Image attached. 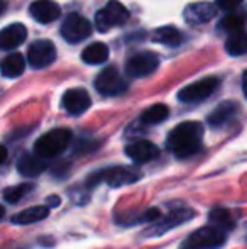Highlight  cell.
Returning <instances> with one entry per match:
<instances>
[{
	"instance_id": "cell-21",
	"label": "cell",
	"mask_w": 247,
	"mask_h": 249,
	"mask_svg": "<svg viewBox=\"0 0 247 249\" xmlns=\"http://www.w3.org/2000/svg\"><path fill=\"white\" fill-rule=\"evenodd\" d=\"M82 59L86 65H102L109 59V48L103 43H93L82 53Z\"/></svg>"
},
{
	"instance_id": "cell-24",
	"label": "cell",
	"mask_w": 247,
	"mask_h": 249,
	"mask_svg": "<svg viewBox=\"0 0 247 249\" xmlns=\"http://www.w3.org/2000/svg\"><path fill=\"white\" fill-rule=\"evenodd\" d=\"M169 115V108L163 104H156L151 105L148 110L142 112L141 115V122L146 125H154V124H161L163 121H166Z\"/></svg>"
},
{
	"instance_id": "cell-32",
	"label": "cell",
	"mask_w": 247,
	"mask_h": 249,
	"mask_svg": "<svg viewBox=\"0 0 247 249\" xmlns=\"http://www.w3.org/2000/svg\"><path fill=\"white\" fill-rule=\"evenodd\" d=\"M242 92H244V95L247 99V70L244 71V75H242Z\"/></svg>"
},
{
	"instance_id": "cell-33",
	"label": "cell",
	"mask_w": 247,
	"mask_h": 249,
	"mask_svg": "<svg viewBox=\"0 0 247 249\" xmlns=\"http://www.w3.org/2000/svg\"><path fill=\"white\" fill-rule=\"evenodd\" d=\"M5 7H7L5 0H0V16H2V14H3V10H5Z\"/></svg>"
},
{
	"instance_id": "cell-28",
	"label": "cell",
	"mask_w": 247,
	"mask_h": 249,
	"mask_svg": "<svg viewBox=\"0 0 247 249\" xmlns=\"http://www.w3.org/2000/svg\"><path fill=\"white\" fill-rule=\"evenodd\" d=\"M217 2V5L220 7V9H224V10H232V9H235V7H239L241 5L244 0H215Z\"/></svg>"
},
{
	"instance_id": "cell-19",
	"label": "cell",
	"mask_w": 247,
	"mask_h": 249,
	"mask_svg": "<svg viewBox=\"0 0 247 249\" xmlns=\"http://www.w3.org/2000/svg\"><path fill=\"white\" fill-rule=\"evenodd\" d=\"M239 107L235 102H222L218 107H215V110L208 115V124L212 127H222L225 125L235 114H237Z\"/></svg>"
},
{
	"instance_id": "cell-17",
	"label": "cell",
	"mask_w": 247,
	"mask_h": 249,
	"mask_svg": "<svg viewBox=\"0 0 247 249\" xmlns=\"http://www.w3.org/2000/svg\"><path fill=\"white\" fill-rule=\"evenodd\" d=\"M48 168V163L44 158L37 156V154L26 153L19 158L17 161V170L22 177L26 178H36L37 175H41Z\"/></svg>"
},
{
	"instance_id": "cell-7",
	"label": "cell",
	"mask_w": 247,
	"mask_h": 249,
	"mask_svg": "<svg viewBox=\"0 0 247 249\" xmlns=\"http://www.w3.org/2000/svg\"><path fill=\"white\" fill-rule=\"evenodd\" d=\"M95 89L103 97H117L127 90V82L115 68H105L95 80Z\"/></svg>"
},
{
	"instance_id": "cell-34",
	"label": "cell",
	"mask_w": 247,
	"mask_h": 249,
	"mask_svg": "<svg viewBox=\"0 0 247 249\" xmlns=\"http://www.w3.org/2000/svg\"><path fill=\"white\" fill-rule=\"evenodd\" d=\"M3 215H5V209H3V207L0 205V219H2Z\"/></svg>"
},
{
	"instance_id": "cell-22",
	"label": "cell",
	"mask_w": 247,
	"mask_h": 249,
	"mask_svg": "<svg viewBox=\"0 0 247 249\" xmlns=\"http://www.w3.org/2000/svg\"><path fill=\"white\" fill-rule=\"evenodd\" d=\"M183 36L176 27L173 26H165V27H159V29L154 31L152 34V41L159 44H165V46H178L181 43Z\"/></svg>"
},
{
	"instance_id": "cell-26",
	"label": "cell",
	"mask_w": 247,
	"mask_h": 249,
	"mask_svg": "<svg viewBox=\"0 0 247 249\" xmlns=\"http://www.w3.org/2000/svg\"><path fill=\"white\" fill-rule=\"evenodd\" d=\"M33 188H34L33 183H20V185H16V187L5 188L3 198H5V202H9V203H17L20 198L26 197Z\"/></svg>"
},
{
	"instance_id": "cell-12",
	"label": "cell",
	"mask_w": 247,
	"mask_h": 249,
	"mask_svg": "<svg viewBox=\"0 0 247 249\" xmlns=\"http://www.w3.org/2000/svg\"><path fill=\"white\" fill-rule=\"evenodd\" d=\"M125 154L134 163H149L159 156V148L148 139H139L125 146Z\"/></svg>"
},
{
	"instance_id": "cell-18",
	"label": "cell",
	"mask_w": 247,
	"mask_h": 249,
	"mask_svg": "<svg viewBox=\"0 0 247 249\" xmlns=\"http://www.w3.org/2000/svg\"><path fill=\"white\" fill-rule=\"evenodd\" d=\"M24 70H26V59L19 53H12L0 61V73L5 78H17L22 75Z\"/></svg>"
},
{
	"instance_id": "cell-3",
	"label": "cell",
	"mask_w": 247,
	"mask_h": 249,
	"mask_svg": "<svg viewBox=\"0 0 247 249\" xmlns=\"http://www.w3.org/2000/svg\"><path fill=\"white\" fill-rule=\"evenodd\" d=\"M141 178V175L134 170H129V168L124 166H114V168H105V170H100L97 173L90 175L88 177V185L90 188L97 187L99 183H107L109 187L119 188L124 187V185H131L134 181H137Z\"/></svg>"
},
{
	"instance_id": "cell-13",
	"label": "cell",
	"mask_w": 247,
	"mask_h": 249,
	"mask_svg": "<svg viewBox=\"0 0 247 249\" xmlns=\"http://www.w3.org/2000/svg\"><path fill=\"white\" fill-rule=\"evenodd\" d=\"M92 105V99H90L88 92L83 89H71L63 95V107L68 114L80 115L86 112Z\"/></svg>"
},
{
	"instance_id": "cell-8",
	"label": "cell",
	"mask_w": 247,
	"mask_h": 249,
	"mask_svg": "<svg viewBox=\"0 0 247 249\" xmlns=\"http://www.w3.org/2000/svg\"><path fill=\"white\" fill-rule=\"evenodd\" d=\"M159 66L158 54L151 51H142L129 58L127 65H125V73L131 78H142V76L152 75Z\"/></svg>"
},
{
	"instance_id": "cell-30",
	"label": "cell",
	"mask_w": 247,
	"mask_h": 249,
	"mask_svg": "<svg viewBox=\"0 0 247 249\" xmlns=\"http://www.w3.org/2000/svg\"><path fill=\"white\" fill-rule=\"evenodd\" d=\"M46 203L48 205L46 207H58L61 203V200H60V197H56V195H53V197H48V200H46Z\"/></svg>"
},
{
	"instance_id": "cell-2",
	"label": "cell",
	"mask_w": 247,
	"mask_h": 249,
	"mask_svg": "<svg viewBox=\"0 0 247 249\" xmlns=\"http://www.w3.org/2000/svg\"><path fill=\"white\" fill-rule=\"evenodd\" d=\"M71 138V131H68V129H53L37 139L34 144V154L44 158V160L58 156L69 146Z\"/></svg>"
},
{
	"instance_id": "cell-31",
	"label": "cell",
	"mask_w": 247,
	"mask_h": 249,
	"mask_svg": "<svg viewBox=\"0 0 247 249\" xmlns=\"http://www.w3.org/2000/svg\"><path fill=\"white\" fill-rule=\"evenodd\" d=\"M7 154H9V153H7V148H5V146L0 144V164H2L3 161L7 160Z\"/></svg>"
},
{
	"instance_id": "cell-15",
	"label": "cell",
	"mask_w": 247,
	"mask_h": 249,
	"mask_svg": "<svg viewBox=\"0 0 247 249\" xmlns=\"http://www.w3.org/2000/svg\"><path fill=\"white\" fill-rule=\"evenodd\" d=\"M27 29L24 24L14 22L0 31V50H16L26 41Z\"/></svg>"
},
{
	"instance_id": "cell-20",
	"label": "cell",
	"mask_w": 247,
	"mask_h": 249,
	"mask_svg": "<svg viewBox=\"0 0 247 249\" xmlns=\"http://www.w3.org/2000/svg\"><path fill=\"white\" fill-rule=\"evenodd\" d=\"M49 215V207L46 205H34L29 207V209L22 210V212L16 213L12 217L14 224H19V226H26V224H36L39 220L46 219Z\"/></svg>"
},
{
	"instance_id": "cell-4",
	"label": "cell",
	"mask_w": 247,
	"mask_h": 249,
	"mask_svg": "<svg viewBox=\"0 0 247 249\" xmlns=\"http://www.w3.org/2000/svg\"><path fill=\"white\" fill-rule=\"evenodd\" d=\"M227 241V234L215 226H207L191 232L180 249H217Z\"/></svg>"
},
{
	"instance_id": "cell-9",
	"label": "cell",
	"mask_w": 247,
	"mask_h": 249,
	"mask_svg": "<svg viewBox=\"0 0 247 249\" xmlns=\"http://www.w3.org/2000/svg\"><path fill=\"white\" fill-rule=\"evenodd\" d=\"M220 85V80L215 76H208V78L198 80V82L191 83V85L185 87L180 90L178 99L186 104H195V102H201L212 95Z\"/></svg>"
},
{
	"instance_id": "cell-23",
	"label": "cell",
	"mask_w": 247,
	"mask_h": 249,
	"mask_svg": "<svg viewBox=\"0 0 247 249\" xmlns=\"http://www.w3.org/2000/svg\"><path fill=\"white\" fill-rule=\"evenodd\" d=\"M208 219H210L212 226L218 227V229H222L224 232L234 229V226H235V220H234V217H232V213L229 212L227 209H224V207H215V209H212Z\"/></svg>"
},
{
	"instance_id": "cell-11",
	"label": "cell",
	"mask_w": 247,
	"mask_h": 249,
	"mask_svg": "<svg viewBox=\"0 0 247 249\" xmlns=\"http://www.w3.org/2000/svg\"><path fill=\"white\" fill-rule=\"evenodd\" d=\"M56 59V48L51 41L41 39L31 44L29 51H27V61L33 68H46Z\"/></svg>"
},
{
	"instance_id": "cell-5",
	"label": "cell",
	"mask_w": 247,
	"mask_h": 249,
	"mask_svg": "<svg viewBox=\"0 0 247 249\" xmlns=\"http://www.w3.org/2000/svg\"><path fill=\"white\" fill-rule=\"evenodd\" d=\"M129 20V10L125 9L124 3L117 2V0H110L105 7L97 12L95 16V27L100 33H107V31L114 29V27L124 26Z\"/></svg>"
},
{
	"instance_id": "cell-29",
	"label": "cell",
	"mask_w": 247,
	"mask_h": 249,
	"mask_svg": "<svg viewBox=\"0 0 247 249\" xmlns=\"http://www.w3.org/2000/svg\"><path fill=\"white\" fill-rule=\"evenodd\" d=\"M92 149H95L93 141H85V139H82V141H78V144H76L75 153H85V151H92Z\"/></svg>"
},
{
	"instance_id": "cell-14",
	"label": "cell",
	"mask_w": 247,
	"mask_h": 249,
	"mask_svg": "<svg viewBox=\"0 0 247 249\" xmlns=\"http://www.w3.org/2000/svg\"><path fill=\"white\" fill-rule=\"evenodd\" d=\"M217 16V7L210 2H195L185 9V20L193 26L210 22Z\"/></svg>"
},
{
	"instance_id": "cell-1",
	"label": "cell",
	"mask_w": 247,
	"mask_h": 249,
	"mask_svg": "<svg viewBox=\"0 0 247 249\" xmlns=\"http://www.w3.org/2000/svg\"><path fill=\"white\" fill-rule=\"evenodd\" d=\"M203 141V125L200 122H181L168 136L166 146L176 158H188L198 153Z\"/></svg>"
},
{
	"instance_id": "cell-27",
	"label": "cell",
	"mask_w": 247,
	"mask_h": 249,
	"mask_svg": "<svg viewBox=\"0 0 247 249\" xmlns=\"http://www.w3.org/2000/svg\"><path fill=\"white\" fill-rule=\"evenodd\" d=\"M244 26H246L244 17L237 16V14H231V16L224 17L220 22V29L227 31V33H231V34L242 33V31H244Z\"/></svg>"
},
{
	"instance_id": "cell-6",
	"label": "cell",
	"mask_w": 247,
	"mask_h": 249,
	"mask_svg": "<svg viewBox=\"0 0 247 249\" xmlns=\"http://www.w3.org/2000/svg\"><path fill=\"white\" fill-rule=\"evenodd\" d=\"M92 31H93V27H92V24H90V20L75 12L69 14L65 19V22L61 24L63 39H66L71 44H76V43H80V41L90 37Z\"/></svg>"
},
{
	"instance_id": "cell-25",
	"label": "cell",
	"mask_w": 247,
	"mask_h": 249,
	"mask_svg": "<svg viewBox=\"0 0 247 249\" xmlns=\"http://www.w3.org/2000/svg\"><path fill=\"white\" fill-rule=\"evenodd\" d=\"M225 51L231 56H242L247 53V33L231 34L229 39L225 41Z\"/></svg>"
},
{
	"instance_id": "cell-16",
	"label": "cell",
	"mask_w": 247,
	"mask_h": 249,
	"mask_svg": "<svg viewBox=\"0 0 247 249\" xmlns=\"http://www.w3.org/2000/svg\"><path fill=\"white\" fill-rule=\"evenodd\" d=\"M29 12L33 16V19H36L37 22L49 24L60 17L61 9L53 0H36V2L31 3Z\"/></svg>"
},
{
	"instance_id": "cell-10",
	"label": "cell",
	"mask_w": 247,
	"mask_h": 249,
	"mask_svg": "<svg viewBox=\"0 0 247 249\" xmlns=\"http://www.w3.org/2000/svg\"><path fill=\"white\" fill-rule=\"evenodd\" d=\"M193 215H195L193 210L185 209V207H181V209H175V210H171L168 215H165V217L161 215V219L156 220L154 226L149 227V229L146 231V236H161V234H165L166 231L185 224L186 220L191 219Z\"/></svg>"
}]
</instances>
